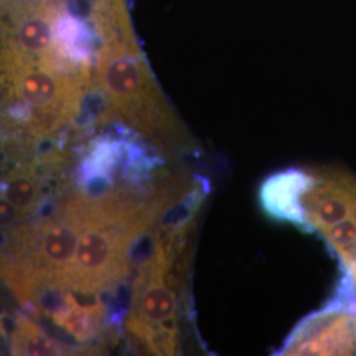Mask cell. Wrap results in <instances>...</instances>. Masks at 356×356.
Here are the masks:
<instances>
[{"instance_id": "cell-1", "label": "cell", "mask_w": 356, "mask_h": 356, "mask_svg": "<svg viewBox=\"0 0 356 356\" xmlns=\"http://www.w3.org/2000/svg\"><path fill=\"white\" fill-rule=\"evenodd\" d=\"M94 91V38L73 0H0V143L76 129Z\"/></svg>"}, {"instance_id": "cell-2", "label": "cell", "mask_w": 356, "mask_h": 356, "mask_svg": "<svg viewBox=\"0 0 356 356\" xmlns=\"http://www.w3.org/2000/svg\"><path fill=\"white\" fill-rule=\"evenodd\" d=\"M94 86L113 124L138 134L159 152L193 145L191 135L151 70L135 32L128 0H90Z\"/></svg>"}, {"instance_id": "cell-3", "label": "cell", "mask_w": 356, "mask_h": 356, "mask_svg": "<svg viewBox=\"0 0 356 356\" xmlns=\"http://www.w3.org/2000/svg\"><path fill=\"white\" fill-rule=\"evenodd\" d=\"M194 226H160L149 239L129 296L124 327L153 355H176L181 343V297Z\"/></svg>"}, {"instance_id": "cell-4", "label": "cell", "mask_w": 356, "mask_h": 356, "mask_svg": "<svg viewBox=\"0 0 356 356\" xmlns=\"http://www.w3.org/2000/svg\"><path fill=\"white\" fill-rule=\"evenodd\" d=\"M276 355H356V298L338 294L301 321Z\"/></svg>"}, {"instance_id": "cell-5", "label": "cell", "mask_w": 356, "mask_h": 356, "mask_svg": "<svg viewBox=\"0 0 356 356\" xmlns=\"http://www.w3.org/2000/svg\"><path fill=\"white\" fill-rule=\"evenodd\" d=\"M313 179L301 198L306 232H321L356 216V178L342 170L312 172Z\"/></svg>"}, {"instance_id": "cell-6", "label": "cell", "mask_w": 356, "mask_h": 356, "mask_svg": "<svg viewBox=\"0 0 356 356\" xmlns=\"http://www.w3.org/2000/svg\"><path fill=\"white\" fill-rule=\"evenodd\" d=\"M312 179V172L297 168L269 176L259 191V201L264 213L277 222L289 223L306 232L301 198Z\"/></svg>"}, {"instance_id": "cell-7", "label": "cell", "mask_w": 356, "mask_h": 356, "mask_svg": "<svg viewBox=\"0 0 356 356\" xmlns=\"http://www.w3.org/2000/svg\"><path fill=\"white\" fill-rule=\"evenodd\" d=\"M38 161H24L0 179V194L11 201L23 216L38 211L42 200V184L38 176Z\"/></svg>"}, {"instance_id": "cell-8", "label": "cell", "mask_w": 356, "mask_h": 356, "mask_svg": "<svg viewBox=\"0 0 356 356\" xmlns=\"http://www.w3.org/2000/svg\"><path fill=\"white\" fill-rule=\"evenodd\" d=\"M11 339L13 355H66L69 354L66 351H72L53 341L32 319L24 316L16 317Z\"/></svg>"}, {"instance_id": "cell-9", "label": "cell", "mask_w": 356, "mask_h": 356, "mask_svg": "<svg viewBox=\"0 0 356 356\" xmlns=\"http://www.w3.org/2000/svg\"><path fill=\"white\" fill-rule=\"evenodd\" d=\"M22 218H24L22 211L11 201L0 194V231L8 232V229L20 222Z\"/></svg>"}]
</instances>
